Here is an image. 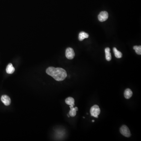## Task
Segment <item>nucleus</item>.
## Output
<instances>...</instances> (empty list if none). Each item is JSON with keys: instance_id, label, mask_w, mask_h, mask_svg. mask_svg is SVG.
<instances>
[{"instance_id": "f03ea898", "label": "nucleus", "mask_w": 141, "mask_h": 141, "mask_svg": "<svg viewBox=\"0 0 141 141\" xmlns=\"http://www.w3.org/2000/svg\"><path fill=\"white\" fill-rule=\"evenodd\" d=\"M100 113V109L99 107L97 105H95L92 106L90 109V113L91 116H94L96 118H98V116Z\"/></svg>"}, {"instance_id": "2eb2a0df", "label": "nucleus", "mask_w": 141, "mask_h": 141, "mask_svg": "<svg viewBox=\"0 0 141 141\" xmlns=\"http://www.w3.org/2000/svg\"><path fill=\"white\" fill-rule=\"evenodd\" d=\"M75 109L76 110V111H78V107H75Z\"/></svg>"}, {"instance_id": "f257e3e1", "label": "nucleus", "mask_w": 141, "mask_h": 141, "mask_svg": "<svg viewBox=\"0 0 141 141\" xmlns=\"http://www.w3.org/2000/svg\"><path fill=\"white\" fill-rule=\"evenodd\" d=\"M46 72L57 81H63L67 77L66 70L62 68L50 67L47 69Z\"/></svg>"}, {"instance_id": "f3484780", "label": "nucleus", "mask_w": 141, "mask_h": 141, "mask_svg": "<svg viewBox=\"0 0 141 141\" xmlns=\"http://www.w3.org/2000/svg\"><path fill=\"white\" fill-rule=\"evenodd\" d=\"M92 122H95V120H92Z\"/></svg>"}, {"instance_id": "39448f33", "label": "nucleus", "mask_w": 141, "mask_h": 141, "mask_svg": "<svg viewBox=\"0 0 141 141\" xmlns=\"http://www.w3.org/2000/svg\"><path fill=\"white\" fill-rule=\"evenodd\" d=\"M108 14L107 11H102L98 15V19L100 21L102 22L106 21L108 18Z\"/></svg>"}, {"instance_id": "9d476101", "label": "nucleus", "mask_w": 141, "mask_h": 141, "mask_svg": "<svg viewBox=\"0 0 141 141\" xmlns=\"http://www.w3.org/2000/svg\"><path fill=\"white\" fill-rule=\"evenodd\" d=\"M15 71V68L13 66L12 64L10 63L8 65L6 69V71L7 73L11 74L14 72Z\"/></svg>"}, {"instance_id": "4468645a", "label": "nucleus", "mask_w": 141, "mask_h": 141, "mask_svg": "<svg viewBox=\"0 0 141 141\" xmlns=\"http://www.w3.org/2000/svg\"><path fill=\"white\" fill-rule=\"evenodd\" d=\"M133 49L135 50V52L136 53L139 55H141V46H137L135 45L133 47Z\"/></svg>"}, {"instance_id": "20e7f679", "label": "nucleus", "mask_w": 141, "mask_h": 141, "mask_svg": "<svg viewBox=\"0 0 141 141\" xmlns=\"http://www.w3.org/2000/svg\"><path fill=\"white\" fill-rule=\"evenodd\" d=\"M66 56L67 59L71 60L73 59L75 56V53L73 49L71 47H68L66 51Z\"/></svg>"}, {"instance_id": "423d86ee", "label": "nucleus", "mask_w": 141, "mask_h": 141, "mask_svg": "<svg viewBox=\"0 0 141 141\" xmlns=\"http://www.w3.org/2000/svg\"><path fill=\"white\" fill-rule=\"evenodd\" d=\"M1 100L6 106L9 105L11 103V100L10 98L6 95H4L2 96Z\"/></svg>"}, {"instance_id": "f8f14e48", "label": "nucleus", "mask_w": 141, "mask_h": 141, "mask_svg": "<svg viewBox=\"0 0 141 141\" xmlns=\"http://www.w3.org/2000/svg\"><path fill=\"white\" fill-rule=\"evenodd\" d=\"M113 52H114L116 57L118 59H120V58L122 57V53L120 51L118 50L117 49L116 47H114L113 49Z\"/></svg>"}, {"instance_id": "7ed1b4c3", "label": "nucleus", "mask_w": 141, "mask_h": 141, "mask_svg": "<svg viewBox=\"0 0 141 141\" xmlns=\"http://www.w3.org/2000/svg\"><path fill=\"white\" fill-rule=\"evenodd\" d=\"M120 131L121 134L124 136L129 138L131 136L130 130L126 125H122L120 128Z\"/></svg>"}, {"instance_id": "dca6fc26", "label": "nucleus", "mask_w": 141, "mask_h": 141, "mask_svg": "<svg viewBox=\"0 0 141 141\" xmlns=\"http://www.w3.org/2000/svg\"><path fill=\"white\" fill-rule=\"evenodd\" d=\"M68 117H70V116H69V114H68Z\"/></svg>"}, {"instance_id": "6e6552de", "label": "nucleus", "mask_w": 141, "mask_h": 141, "mask_svg": "<svg viewBox=\"0 0 141 141\" xmlns=\"http://www.w3.org/2000/svg\"><path fill=\"white\" fill-rule=\"evenodd\" d=\"M133 93L131 91V89H125L124 93V97L127 99H129L132 97Z\"/></svg>"}, {"instance_id": "ddd939ff", "label": "nucleus", "mask_w": 141, "mask_h": 141, "mask_svg": "<svg viewBox=\"0 0 141 141\" xmlns=\"http://www.w3.org/2000/svg\"><path fill=\"white\" fill-rule=\"evenodd\" d=\"M77 114V111L76 110L75 107H72L70 108V111L69 112V115L70 116L73 117H75Z\"/></svg>"}, {"instance_id": "9b49d317", "label": "nucleus", "mask_w": 141, "mask_h": 141, "mask_svg": "<svg viewBox=\"0 0 141 141\" xmlns=\"http://www.w3.org/2000/svg\"><path fill=\"white\" fill-rule=\"evenodd\" d=\"M89 35L86 32H81L79 34V36H78L79 40L82 41L85 38L89 37Z\"/></svg>"}, {"instance_id": "0eeeda50", "label": "nucleus", "mask_w": 141, "mask_h": 141, "mask_svg": "<svg viewBox=\"0 0 141 141\" xmlns=\"http://www.w3.org/2000/svg\"><path fill=\"white\" fill-rule=\"evenodd\" d=\"M65 102L67 104L69 105L70 108L74 107L75 105V100L72 97H69L67 98L65 100Z\"/></svg>"}, {"instance_id": "1a4fd4ad", "label": "nucleus", "mask_w": 141, "mask_h": 141, "mask_svg": "<svg viewBox=\"0 0 141 141\" xmlns=\"http://www.w3.org/2000/svg\"><path fill=\"white\" fill-rule=\"evenodd\" d=\"M111 50L109 47H107L105 49V58L107 61H110L111 60V54L110 53Z\"/></svg>"}]
</instances>
